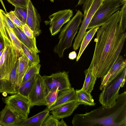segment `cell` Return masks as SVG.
<instances>
[{
  "label": "cell",
  "instance_id": "3",
  "mask_svg": "<svg viewBox=\"0 0 126 126\" xmlns=\"http://www.w3.org/2000/svg\"><path fill=\"white\" fill-rule=\"evenodd\" d=\"M83 17L82 12L78 10L74 16L62 29L58 37L59 43L54 49V52L57 54L60 58H62L65 50L71 46Z\"/></svg>",
  "mask_w": 126,
  "mask_h": 126
},
{
  "label": "cell",
  "instance_id": "16",
  "mask_svg": "<svg viewBox=\"0 0 126 126\" xmlns=\"http://www.w3.org/2000/svg\"><path fill=\"white\" fill-rule=\"evenodd\" d=\"M49 112L47 108L31 117L22 119L18 126H42L45 119L49 115Z\"/></svg>",
  "mask_w": 126,
  "mask_h": 126
},
{
  "label": "cell",
  "instance_id": "39",
  "mask_svg": "<svg viewBox=\"0 0 126 126\" xmlns=\"http://www.w3.org/2000/svg\"><path fill=\"white\" fill-rule=\"evenodd\" d=\"M61 119V120L60 121H59L58 126H68L66 123L63 120V118Z\"/></svg>",
  "mask_w": 126,
  "mask_h": 126
},
{
  "label": "cell",
  "instance_id": "26",
  "mask_svg": "<svg viewBox=\"0 0 126 126\" xmlns=\"http://www.w3.org/2000/svg\"><path fill=\"white\" fill-rule=\"evenodd\" d=\"M41 66L39 63L29 66L23 77L21 85L39 74Z\"/></svg>",
  "mask_w": 126,
  "mask_h": 126
},
{
  "label": "cell",
  "instance_id": "30",
  "mask_svg": "<svg viewBox=\"0 0 126 126\" xmlns=\"http://www.w3.org/2000/svg\"><path fill=\"white\" fill-rule=\"evenodd\" d=\"M59 120L52 114L49 115L45 119L42 126H58Z\"/></svg>",
  "mask_w": 126,
  "mask_h": 126
},
{
  "label": "cell",
  "instance_id": "27",
  "mask_svg": "<svg viewBox=\"0 0 126 126\" xmlns=\"http://www.w3.org/2000/svg\"><path fill=\"white\" fill-rule=\"evenodd\" d=\"M59 92L58 88L53 87L50 89L45 98L47 107L51 105L55 102Z\"/></svg>",
  "mask_w": 126,
  "mask_h": 126
},
{
  "label": "cell",
  "instance_id": "43",
  "mask_svg": "<svg viewBox=\"0 0 126 126\" xmlns=\"http://www.w3.org/2000/svg\"><path fill=\"white\" fill-rule=\"evenodd\" d=\"M0 126H1V125H0Z\"/></svg>",
  "mask_w": 126,
  "mask_h": 126
},
{
  "label": "cell",
  "instance_id": "20",
  "mask_svg": "<svg viewBox=\"0 0 126 126\" xmlns=\"http://www.w3.org/2000/svg\"><path fill=\"white\" fill-rule=\"evenodd\" d=\"M126 66V60L124 59L122 56L119 55L109 71L111 74L109 82L121 73Z\"/></svg>",
  "mask_w": 126,
  "mask_h": 126
},
{
  "label": "cell",
  "instance_id": "22",
  "mask_svg": "<svg viewBox=\"0 0 126 126\" xmlns=\"http://www.w3.org/2000/svg\"><path fill=\"white\" fill-rule=\"evenodd\" d=\"M99 27V26L93 27L85 32L80 46L79 50L76 59L77 62L79 61L84 51Z\"/></svg>",
  "mask_w": 126,
  "mask_h": 126
},
{
  "label": "cell",
  "instance_id": "17",
  "mask_svg": "<svg viewBox=\"0 0 126 126\" xmlns=\"http://www.w3.org/2000/svg\"><path fill=\"white\" fill-rule=\"evenodd\" d=\"M18 61L16 78L17 90L21 85L25 74L29 67V59L24 52L18 57Z\"/></svg>",
  "mask_w": 126,
  "mask_h": 126
},
{
  "label": "cell",
  "instance_id": "35",
  "mask_svg": "<svg viewBox=\"0 0 126 126\" xmlns=\"http://www.w3.org/2000/svg\"><path fill=\"white\" fill-rule=\"evenodd\" d=\"M0 32L4 38L9 39L7 35L5 29L2 16L1 9H0Z\"/></svg>",
  "mask_w": 126,
  "mask_h": 126
},
{
  "label": "cell",
  "instance_id": "12",
  "mask_svg": "<svg viewBox=\"0 0 126 126\" xmlns=\"http://www.w3.org/2000/svg\"><path fill=\"white\" fill-rule=\"evenodd\" d=\"M27 16L26 24L33 32L34 37L39 36L41 32L40 29V16L31 0L28 1Z\"/></svg>",
  "mask_w": 126,
  "mask_h": 126
},
{
  "label": "cell",
  "instance_id": "40",
  "mask_svg": "<svg viewBox=\"0 0 126 126\" xmlns=\"http://www.w3.org/2000/svg\"><path fill=\"white\" fill-rule=\"evenodd\" d=\"M5 48L2 50L1 51H0V58L1 57L4 51Z\"/></svg>",
  "mask_w": 126,
  "mask_h": 126
},
{
  "label": "cell",
  "instance_id": "34",
  "mask_svg": "<svg viewBox=\"0 0 126 126\" xmlns=\"http://www.w3.org/2000/svg\"><path fill=\"white\" fill-rule=\"evenodd\" d=\"M22 29L24 33L29 38H32L34 37L33 32L26 24L23 25Z\"/></svg>",
  "mask_w": 126,
  "mask_h": 126
},
{
  "label": "cell",
  "instance_id": "5",
  "mask_svg": "<svg viewBox=\"0 0 126 126\" xmlns=\"http://www.w3.org/2000/svg\"><path fill=\"white\" fill-rule=\"evenodd\" d=\"M121 0H104L94 15L87 29L101 26L104 24L111 16L120 9Z\"/></svg>",
  "mask_w": 126,
  "mask_h": 126
},
{
  "label": "cell",
  "instance_id": "24",
  "mask_svg": "<svg viewBox=\"0 0 126 126\" xmlns=\"http://www.w3.org/2000/svg\"><path fill=\"white\" fill-rule=\"evenodd\" d=\"M24 53L29 60V66L37 64L40 62L39 55L37 53L28 48L21 43Z\"/></svg>",
  "mask_w": 126,
  "mask_h": 126
},
{
  "label": "cell",
  "instance_id": "44",
  "mask_svg": "<svg viewBox=\"0 0 126 126\" xmlns=\"http://www.w3.org/2000/svg\"><path fill=\"white\" fill-rule=\"evenodd\" d=\"M26 0L28 1V0Z\"/></svg>",
  "mask_w": 126,
  "mask_h": 126
},
{
  "label": "cell",
  "instance_id": "31",
  "mask_svg": "<svg viewBox=\"0 0 126 126\" xmlns=\"http://www.w3.org/2000/svg\"><path fill=\"white\" fill-rule=\"evenodd\" d=\"M6 14L17 26L22 29L24 24L16 16L12 11L6 13Z\"/></svg>",
  "mask_w": 126,
  "mask_h": 126
},
{
  "label": "cell",
  "instance_id": "4",
  "mask_svg": "<svg viewBox=\"0 0 126 126\" xmlns=\"http://www.w3.org/2000/svg\"><path fill=\"white\" fill-rule=\"evenodd\" d=\"M126 68L112 80L102 90L99 96V101L103 106L111 108L116 104L119 96V90L126 81Z\"/></svg>",
  "mask_w": 126,
  "mask_h": 126
},
{
  "label": "cell",
  "instance_id": "8",
  "mask_svg": "<svg viewBox=\"0 0 126 126\" xmlns=\"http://www.w3.org/2000/svg\"><path fill=\"white\" fill-rule=\"evenodd\" d=\"M2 100L6 105L19 114L22 119L28 118L31 107L28 100L26 98L16 94L3 98Z\"/></svg>",
  "mask_w": 126,
  "mask_h": 126
},
{
  "label": "cell",
  "instance_id": "1",
  "mask_svg": "<svg viewBox=\"0 0 126 126\" xmlns=\"http://www.w3.org/2000/svg\"><path fill=\"white\" fill-rule=\"evenodd\" d=\"M120 16L118 10L96 32L94 51L89 67L97 78H101L108 72L123 48L126 33L122 31L119 25Z\"/></svg>",
  "mask_w": 126,
  "mask_h": 126
},
{
  "label": "cell",
  "instance_id": "13",
  "mask_svg": "<svg viewBox=\"0 0 126 126\" xmlns=\"http://www.w3.org/2000/svg\"><path fill=\"white\" fill-rule=\"evenodd\" d=\"M21 119L19 114L6 105L0 112V124L1 126H18Z\"/></svg>",
  "mask_w": 126,
  "mask_h": 126
},
{
  "label": "cell",
  "instance_id": "10",
  "mask_svg": "<svg viewBox=\"0 0 126 126\" xmlns=\"http://www.w3.org/2000/svg\"><path fill=\"white\" fill-rule=\"evenodd\" d=\"M73 15L72 10L68 9L59 11L50 16L49 20L45 22L46 25H50L49 30L51 35L57 34L62 26L70 21Z\"/></svg>",
  "mask_w": 126,
  "mask_h": 126
},
{
  "label": "cell",
  "instance_id": "6",
  "mask_svg": "<svg viewBox=\"0 0 126 126\" xmlns=\"http://www.w3.org/2000/svg\"><path fill=\"white\" fill-rule=\"evenodd\" d=\"M4 38L5 47L0 58V78L11 73L20 55L9 39Z\"/></svg>",
  "mask_w": 126,
  "mask_h": 126
},
{
  "label": "cell",
  "instance_id": "33",
  "mask_svg": "<svg viewBox=\"0 0 126 126\" xmlns=\"http://www.w3.org/2000/svg\"><path fill=\"white\" fill-rule=\"evenodd\" d=\"M111 75L110 73L109 72L106 74L101 78V84L99 87V89L100 90H102L110 83L109 80Z\"/></svg>",
  "mask_w": 126,
  "mask_h": 126
},
{
  "label": "cell",
  "instance_id": "18",
  "mask_svg": "<svg viewBox=\"0 0 126 126\" xmlns=\"http://www.w3.org/2000/svg\"><path fill=\"white\" fill-rule=\"evenodd\" d=\"M13 30L21 42L28 48L37 53L40 52L37 47L35 37L32 38H29L24 33L21 29L16 26Z\"/></svg>",
  "mask_w": 126,
  "mask_h": 126
},
{
  "label": "cell",
  "instance_id": "19",
  "mask_svg": "<svg viewBox=\"0 0 126 126\" xmlns=\"http://www.w3.org/2000/svg\"><path fill=\"white\" fill-rule=\"evenodd\" d=\"M85 79L81 89L91 93L93 90L97 77L93 74L92 68L89 66L84 71Z\"/></svg>",
  "mask_w": 126,
  "mask_h": 126
},
{
  "label": "cell",
  "instance_id": "28",
  "mask_svg": "<svg viewBox=\"0 0 126 126\" xmlns=\"http://www.w3.org/2000/svg\"><path fill=\"white\" fill-rule=\"evenodd\" d=\"M12 12L24 24H26L27 16V9L18 7H15Z\"/></svg>",
  "mask_w": 126,
  "mask_h": 126
},
{
  "label": "cell",
  "instance_id": "25",
  "mask_svg": "<svg viewBox=\"0 0 126 126\" xmlns=\"http://www.w3.org/2000/svg\"><path fill=\"white\" fill-rule=\"evenodd\" d=\"M37 76L21 85L17 89V94L21 95L28 100V95Z\"/></svg>",
  "mask_w": 126,
  "mask_h": 126
},
{
  "label": "cell",
  "instance_id": "14",
  "mask_svg": "<svg viewBox=\"0 0 126 126\" xmlns=\"http://www.w3.org/2000/svg\"><path fill=\"white\" fill-rule=\"evenodd\" d=\"M60 92L54 103L47 107L50 111L65 103L73 101H77L76 91L73 87Z\"/></svg>",
  "mask_w": 126,
  "mask_h": 126
},
{
  "label": "cell",
  "instance_id": "45",
  "mask_svg": "<svg viewBox=\"0 0 126 126\" xmlns=\"http://www.w3.org/2000/svg\"><path fill=\"white\" fill-rule=\"evenodd\" d=\"M0 34H1V33H0Z\"/></svg>",
  "mask_w": 126,
  "mask_h": 126
},
{
  "label": "cell",
  "instance_id": "36",
  "mask_svg": "<svg viewBox=\"0 0 126 126\" xmlns=\"http://www.w3.org/2000/svg\"><path fill=\"white\" fill-rule=\"evenodd\" d=\"M1 14L4 17L7 24L13 29L16 27V25L13 23L10 19L6 15L5 13L2 9H1Z\"/></svg>",
  "mask_w": 126,
  "mask_h": 126
},
{
  "label": "cell",
  "instance_id": "21",
  "mask_svg": "<svg viewBox=\"0 0 126 126\" xmlns=\"http://www.w3.org/2000/svg\"><path fill=\"white\" fill-rule=\"evenodd\" d=\"M1 15L5 29L9 36L11 42L15 48L18 51L21 55L23 53L21 42L17 37L13 29L7 24L2 14Z\"/></svg>",
  "mask_w": 126,
  "mask_h": 126
},
{
  "label": "cell",
  "instance_id": "38",
  "mask_svg": "<svg viewBox=\"0 0 126 126\" xmlns=\"http://www.w3.org/2000/svg\"><path fill=\"white\" fill-rule=\"evenodd\" d=\"M77 57V54L75 51L70 52L69 54L68 57L71 60H74Z\"/></svg>",
  "mask_w": 126,
  "mask_h": 126
},
{
  "label": "cell",
  "instance_id": "41",
  "mask_svg": "<svg viewBox=\"0 0 126 126\" xmlns=\"http://www.w3.org/2000/svg\"><path fill=\"white\" fill-rule=\"evenodd\" d=\"M51 2H54V0H49Z\"/></svg>",
  "mask_w": 126,
  "mask_h": 126
},
{
  "label": "cell",
  "instance_id": "42",
  "mask_svg": "<svg viewBox=\"0 0 126 126\" xmlns=\"http://www.w3.org/2000/svg\"><path fill=\"white\" fill-rule=\"evenodd\" d=\"M103 1L104 0H103Z\"/></svg>",
  "mask_w": 126,
  "mask_h": 126
},
{
  "label": "cell",
  "instance_id": "37",
  "mask_svg": "<svg viewBox=\"0 0 126 126\" xmlns=\"http://www.w3.org/2000/svg\"><path fill=\"white\" fill-rule=\"evenodd\" d=\"M5 44L4 38L1 34H0V51L5 48Z\"/></svg>",
  "mask_w": 126,
  "mask_h": 126
},
{
  "label": "cell",
  "instance_id": "29",
  "mask_svg": "<svg viewBox=\"0 0 126 126\" xmlns=\"http://www.w3.org/2000/svg\"><path fill=\"white\" fill-rule=\"evenodd\" d=\"M123 5L120 10L121 16L119 24L122 31L125 32L126 28V2L123 3Z\"/></svg>",
  "mask_w": 126,
  "mask_h": 126
},
{
  "label": "cell",
  "instance_id": "23",
  "mask_svg": "<svg viewBox=\"0 0 126 126\" xmlns=\"http://www.w3.org/2000/svg\"><path fill=\"white\" fill-rule=\"evenodd\" d=\"M75 91L77 101L79 102L80 105L90 106L95 105V103L90 93L81 89H76Z\"/></svg>",
  "mask_w": 126,
  "mask_h": 126
},
{
  "label": "cell",
  "instance_id": "2",
  "mask_svg": "<svg viewBox=\"0 0 126 126\" xmlns=\"http://www.w3.org/2000/svg\"><path fill=\"white\" fill-rule=\"evenodd\" d=\"M73 126H126V92L119 94L115 105L103 106L84 114H75Z\"/></svg>",
  "mask_w": 126,
  "mask_h": 126
},
{
  "label": "cell",
  "instance_id": "7",
  "mask_svg": "<svg viewBox=\"0 0 126 126\" xmlns=\"http://www.w3.org/2000/svg\"><path fill=\"white\" fill-rule=\"evenodd\" d=\"M48 93L42 76L39 74L36 78L28 98L31 107L34 106H47L45 98Z\"/></svg>",
  "mask_w": 126,
  "mask_h": 126
},
{
  "label": "cell",
  "instance_id": "9",
  "mask_svg": "<svg viewBox=\"0 0 126 126\" xmlns=\"http://www.w3.org/2000/svg\"><path fill=\"white\" fill-rule=\"evenodd\" d=\"M68 72L63 71L52 73L48 76H42L46 84L48 93L53 87L58 88L59 92L70 88L71 84L69 78Z\"/></svg>",
  "mask_w": 126,
  "mask_h": 126
},
{
  "label": "cell",
  "instance_id": "32",
  "mask_svg": "<svg viewBox=\"0 0 126 126\" xmlns=\"http://www.w3.org/2000/svg\"><path fill=\"white\" fill-rule=\"evenodd\" d=\"M15 7H21L27 9L28 1L26 0H7Z\"/></svg>",
  "mask_w": 126,
  "mask_h": 126
},
{
  "label": "cell",
  "instance_id": "11",
  "mask_svg": "<svg viewBox=\"0 0 126 126\" xmlns=\"http://www.w3.org/2000/svg\"><path fill=\"white\" fill-rule=\"evenodd\" d=\"M103 1V0H94L86 16L83 17L79 32L75 39L73 46L74 50H77L80 46L85 33L92 17Z\"/></svg>",
  "mask_w": 126,
  "mask_h": 126
},
{
  "label": "cell",
  "instance_id": "15",
  "mask_svg": "<svg viewBox=\"0 0 126 126\" xmlns=\"http://www.w3.org/2000/svg\"><path fill=\"white\" fill-rule=\"evenodd\" d=\"M80 105L76 101H72L64 104L51 110V113L59 120L69 116Z\"/></svg>",
  "mask_w": 126,
  "mask_h": 126
}]
</instances>
